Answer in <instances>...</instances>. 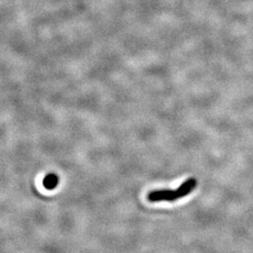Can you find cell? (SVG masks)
I'll return each instance as SVG.
<instances>
[{
  "instance_id": "cell-1",
  "label": "cell",
  "mask_w": 253,
  "mask_h": 253,
  "mask_svg": "<svg viewBox=\"0 0 253 253\" xmlns=\"http://www.w3.org/2000/svg\"><path fill=\"white\" fill-rule=\"evenodd\" d=\"M197 186V180L193 177L185 181L176 190H153L147 195V199L152 203L172 202L189 195Z\"/></svg>"
},
{
  "instance_id": "cell-2",
  "label": "cell",
  "mask_w": 253,
  "mask_h": 253,
  "mask_svg": "<svg viewBox=\"0 0 253 253\" xmlns=\"http://www.w3.org/2000/svg\"><path fill=\"white\" fill-rule=\"evenodd\" d=\"M57 183H58V177L54 173H49L43 179V186L47 190H53L57 186Z\"/></svg>"
}]
</instances>
